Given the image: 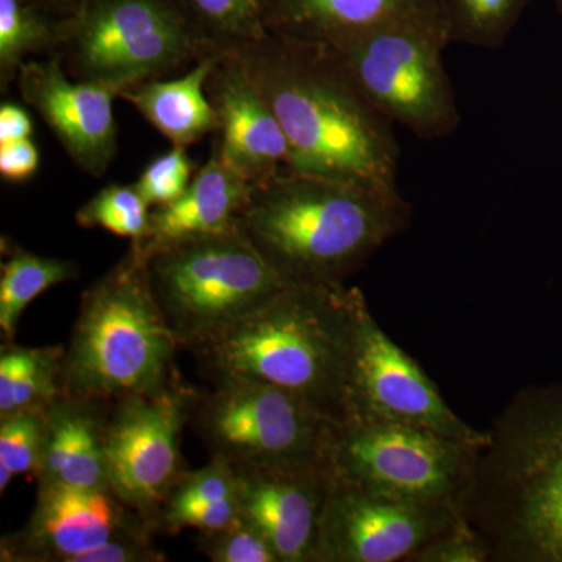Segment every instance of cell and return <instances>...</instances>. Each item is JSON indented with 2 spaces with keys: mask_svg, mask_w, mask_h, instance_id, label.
Instances as JSON below:
<instances>
[{
  "mask_svg": "<svg viewBox=\"0 0 562 562\" xmlns=\"http://www.w3.org/2000/svg\"><path fill=\"white\" fill-rule=\"evenodd\" d=\"M46 408L22 409L0 417V492L14 476L35 475L46 435Z\"/></svg>",
  "mask_w": 562,
  "mask_h": 562,
  "instance_id": "obj_28",
  "label": "cell"
},
{
  "mask_svg": "<svg viewBox=\"0 0 562 562\" xmlns=\"http://www.w3.org/2000/svg\"><path fill=\"white\" fill-rule=\"evenodd\" d=\"M180 344L151 295L133 244L81 294L61 364V394L114 402L157 394L180 382Z\"/></svg>",
  "mask_w": 562,
  "mask_h": 562,
  "instance_id": "obj_5",
  "label": "cell"
},
{
  "mask_svg": "<svg viewBox=\"0 0 562 562\" xmlns=\"http://www.w3.org/2000/svg\"><path fill=\"white\" fill-rule=\"evenodd\" d=\"M198 546L213 562H279L261 532L241 516L220 530L201 532Z\"/></svg>",
  "mask_w": 562,
  "mask_h": 562,
  "instance_id": "obj_30",
  "label": "cell"
},
{
  "mask_svg": "<svg viewBox=\"0 0 562 562\" xmlns=\"http://www.w3.org/2000/svg\"><path fill=\"white\" fill-rule=\"evenodd\" d=\"M224 52L180 0H80L55 57L74 80L117 92Z\"/></svg>",
  "mask_w": 562,
  "mask_h": 562,
  "instance_id": "obj_6",
  "label": "cell"
},
{
  "mask_svg": "<svg viewBox=\"0 0 562 562\" xmlns=\"http://www.w3.org/2000/svg\"><path fill=\"white\" fill-rule=\"evenodd\" d=\"M40 168V150L33 139L0 144V176L11 183L31 180Z\"/></svg>",
  "mask_w": 562,
  "mask_h": 562,
  "instance_id": "obj_32",
  "label": "cell"
},
{
  "mask_svg": "<svg viewBox=\"0 0 562 562\" xmlns=\"http://www.w3.org/2000/svg\"><path fill=\"white\" fill-rule=\"evenodd\" d=\"M487 432L462 519L491 562H562V382L517 392Z\"/></svg>",
  "mask_w": 562,
  "mask_h": 562,
  "instance_id": "obj_2",
  "label": "cell"
},
{
  "mask_svg": "<svg viewBox=\"0 0 562 562\" xmlns=\"http://www.w3.org/2000/svg\"><path fill=\"white\" fill-rule=\"evenodd\" d=\"M262 22L272 35L322 46L387 24L447 33L439 0H266Z\"/></svg>",
  "mask_w": 562,
  "mask_h": 562,
  "instance_id": "obj_18",
  "label": "cell"
},
{
  "mask_svg": "<svg viewBox=\"0 0 562 562\" xmlns=\"http://www.w3.org/2000/svg\"><path fill=\"white\" fill-rule=\"evenodd\" d=\"M194 177V161L184 146L154 158L140 172L135 184L144 201L155 206L168 205L183 195Z\"/></svg>",
  "mask_w": 562,
  "mask_h": 562,
  "instance_id": "obj_29",
  "label": "cell"
},
{
  "mask_svg": "<svg viewBox=\"0 0 562 562\" xmlns=\"http://www.w3.org/2000/svg\"><path fill=\"white\" fill-rule=\"evenodd\" d=\"M25 2L65 20V18L72 16L76 13L80 0H25Z\"/></svg>",
  "mask_w": 562,
  "mask_h": 562,
  "instance_id": "obj_34",
  "label": "cell"
},
{
  "mask_svg": "<svg viewBox=\"0 0 562 562\" xmlns=\"http://www.w3.org/2000/svg\"><path fill=\"white\" fill-rule=\"evenodd\" d=\"M233 469L238 476L239 514L261 532L277 560L316 562L330 468L284 464Z\"/></svg>",
  "mask_w": 562,
  "mask_h": 562,
  "instance_id": "obj_16",
  "label": "cell"
},
{
  "mask_svg": "<svg viewBox=\"0 0 562 562\" xmlns=\"http://www.w3.org/2000/svg\"><path fill=\"white\" fill-rule=\"evenodd\" d=\"M32 135L33 122L27 111L14 103H2L0 106V144L31 139Z\"/></svg>",
  "mask_w": 562,
  "mask_h": 562,
  "instance_id": "obj_33",
  "label": "cell"
},
{
  "mask_svg": "<svg viewBox=\"0 0 562 562\" xmlns=\"http://www.w3.org/2000/svg\"><path fill=\"white\" fill-rule=\"evenodd\" d=\"M360 291L344 283L286 286L191 351L211 380L272 384L342 422Z\"/></svg>",
  "mask_w": 562,
  "mask_h": 562,
  "instance_id": "obj_4",
  "label": "cell"
},
{
  "mask_svg": "<svg viewBox=\"0 0 562 562\" xmlns=\"http://www.w3.org/2000/svg\"><path fill=\"white\" fill-rule=\"evenodd\" d=\"M350 419L414 425L472 446L490 439L487 430H476L450 409L424 369L376 324L361 291L355 302L344 417Z\"/></svg>",
  "mask_w": 562,
  "mask_h": 562,
  "instance_id": "obj_12",
  "label": "cell"
},
{
  "mask_svg": "<svg viewBox=\"0 0 562 562\" xmlns=\"http://www.w3.org/2000/svg\"><path fill=\"white\" fill-rule=\"evenodd\" d=\"M231 49L283 128L288 171L398 194L394 124L328 47L266 33Z\"/></svg>",
  "mask_w": 562,
  "mask_h": 562,
  "instance_id": "obj_1",
  "label": "cell"
},
{
  "mask_svg": "<svg viewBox=\"0 0 562 562\" xmlns=\"http://www.w3.org/2000/svg\"><path fill=\"white\" fill-rule=\"evenodd\" d=\"M150 211L135 184L111 183L77 210L76 221L81 228H102L139 243L149 236Z\"/></svg>",
  "mask_w": 562,
  "mask_h": 562,
  "instance_id": "obj_26",
  "label": "cell"
},
{
  "mask_svg": "<svg viewBox=\"0 0 562 562\" xmlns=\"http://www.w3.org/2000/svg\"><path fill=\"white\" fill-rule=\"evenodd\" d=\"M333 424L297 395L246 379L195 390L188 422L210 457L233 468L328 465Z\"/></svg>",
  "mask_w": 562,
  "mask_h": 562,
  "instance_id": "obj_10",
  "label": "cell"
},
{
  "mask_svg": "<svg viewBox=\"0 0 562 562\" xmlns=\"http://www.w3.org/2000/svg\"><path fill=\"white\" fill-rule=\"evenodd\" d=\"M65 346L0 347V417L47 406L61 394Z\"/></svg>",
  "mask_w": 562,
  "mask_h": 562,
  "instance_id": "obj_22",
  "label": "cell"
},
{
  "mask_svg": "<svg viewBox=\"0 0 562 562\" xmlns=\"http://www.w3.org/2000/svg\"><path fill=\"white\" fill-rule=\"evenodd\" d=\"M139 254L151 295L177 342L188 350L257 312L288 286L238 227Z\"/></svg>",
  "mask_w": 562,
  "mask_h": 562,
  "instance_id": "obj_7",
  "label": "cell"
},
{
  "mask_svg": "<svg viewBox=\"0 0 562 562\" xmlns=\"http://www.w3.org/2000/svg\"><path fill=\"white\" fill-rule=\"evenodd\" d=\"M16 85L74 165L88 176H105L120 147L113 114L117 92L74 80L55 55L22 63Z\"/></svg>",
  "mask_w": 562,
  "mask_h": 562,
  "instance_id": "obj_14",
  "label": "cell"
},
{
  "mask_svg": "<svg viewBox=\"0 0 562 562\" xmlns=\"http://www.w3.org/2000/svg\"><path fill=\"white\" fill-rule=\"evenodd\" d=\"M224 52L202 58L179 79L143 81L121 91L117 98L135 106L172 146L199 143L220 127L206 81Z\"/></svg>",
  "mask_w": 562,
  "mask_h": 562,
  "instance_id": "obj_21",
  "label": "cell"
},
{
  "mask_svg": "<svg viewBox=\"0 0 562 562\" xmlns=\"http://www.w3.org/2000/svg\"><path fill=\"white\" fill-rule=\"evenodd\" d=\"M222 50L265 36L266 0H180Z\"/></svg>",
  "mask_w": 562,
  "mask_h": 562,
  "instance_id": "obj_27",
  "label": "cell"
},
{
  "mask_svg": "<svg viewBox=\"0 0 562 562\" xmlns=\"http://www.w3.org/2000/svg\"><path fill=\"white\" fill-rule=\"evenodd\" d=\"M558 3V10H560V14L562 16V0H557Z\"/></svg>",
  "mask_w": 562,
  "mask_h": 562,
  "instance_id": "obj_35",
  "label": "cell"
},
{
  "mask_svg": "<svg viewBox=\"0 0 562 562\" xmlns=\"http://www.w3.org/2000/svg\"><path fill=\"white\" fill-rule=\"evenodd\" d=\"M138 524L146 522L111 490L38 483L31 519L2 539L0 561L76 562L80 554Z\"/></svg>",
  "mask_w": 562,
  "mask_h": 562,
  "instance_id": "obj_15",
  "label": "cell"
},
{
  "mask_svg": "<svg viewBox=\"0 0 562 562\" xmlns=\"http://www.w3.org/2000/svg\"><path fill=\"white\" fill-rule=\"evenodd\" d=\"M408 222L401 192L288 169L251 184L236 216L238 231L288 286L342 284Z\"/></svg>",
  "mask_w": 562,
  "mask_h": 562,
  "instance_id": "obj_3",
  "label": "cell"
},
{
  "mask_svg": "<svg viewBox=\"0 0 562 562\" xmlns=\"http://www.w3.org/2000/svg\"><path fill=\"white\" fill-rule=\"evenodd\" d=\"M528 0H439L450 43L497 49L522 16Z\"/></svg>",
  "mask_w": 562,
  "mask_h": 562,
  "instance_id": "obj_25",
  "label": "cell"
},
{
  "mask_svg": "<svg viewBox=\"0 0 562 562\" xmlns=\"http://www.w3.org/2000/svg\"><path fill=\"white\" fill-rule=\"evenodd\" d=\"M194 392L179 382L157 394L110 402L105 435L110 490L154 532L166 494L188 469L180 442Z\"/></svg>",
  "mask_w": 562,
  "mask_h": 562,
  "instance_id": "obj_11",
  "label": "cell"
},
{
  "mask_svg": "<svg viewBox=\"0 0 562 562\" xmlns=\"http://www.w3.org/2000/svg\"><path fill=\"white\" fill-rule=\"evenodd\" d=\"M109 408V402L66 394L47 405L36 482L110 490L105 461Z\"/></svg>",
  "mask_w": 562,
  "mask_h": 562,
  "instance_id": "obj_19",
  "label": "cell"
},
{
  "mask_svg": "<svg viewBox=\"0 0 562 562\" xmlns=\"http://www.w3.org/2000/svg\"><path fill=\"white\" fill-rule=\"evenodd\" d=\"M206 92L220 121L213 150L232 171L255 184L286 169L283 128L232 49L214 66Z\"/></svg>",
  "mask_w": 562,
  "mask_h": 562,
  "instance_id": "obj_17",
  "label": "cell"
},
{
  "mask_svg": "<svg viewBox=\"0 0 562 562\" xmlns=\"http://www.w3.org/2000/svg\"><path fill=\"white\" fill-rule=\"evenodd\" d=\"M420 562H484L490 552L482 539L462 520L454 530L439 536L409 558Z\"/></svg>",
  "mask_w": 562,
  "mask_h": 562,
  "instance_id": "obj_31",
  "label": "cell"
},
{
  "mask_svg": "<svg viewBox=\"0 0 562 562\" xmlns=\"http://www.w3.org/2000/svg\"><path fill=\"white\" fill-rule=\"evenodd\" d=\"M0 266V333L3 342L14 341L25 308L52 286L79 276L76 262L43 257L20 246L9 247Z\"/></svg>",
  "mask_w": 562,
  "mask_h": 562,
  "instance_id": "obj_23",
  "label": "cell"
},
{
  "mask_svg": "<svg viewBox=\"0 0 562 562\" xmlns=\"http://www.w3.org/2000/svg\"><path fill=\"white\" fill-rule=\"evenodd\" d=\"M442 29L387 24L328 44L351 79L392 124L422 140L449 138L461 124L457 95L442 60Z\"/></svg>",
  "mask_w": 562,
  "mask_h": 562,
  "instance_id": "obj_8",
  "label": "cell"
},
{
  "mask_svg": "<svg viewBox=\"0 0 562 562\" xmlns=\"http://www.w3.org/2000/svg\"><path fill=\"white\" fill-rule=\"evenodd\" d=\"M480 447L414 425L350 419L333 424L328 468L372 494L461 513Z\"/></svg>",
  "mask_w": 562,
  "mask_h": 562,
  "instance_id": "obj_9",
  "label": "cell"
},
{
  "mask_svg": "<svg viewBox=\"0 0 562 562\" xmlns=\"http://www.w3.org/2000/svg\"><path fill=\"white\" fill-rule=\"evenodd\" d=\"M462 520L450 506L383 497L331 475L316 562L408 560Z\"/></svg>",
  "mask_w": 562,
  "mask_h": 562,
  "instance_id": "obj_13",
  "label": "cell"
},
{
  "mask_svg": "<svg viewBox=\"0 0 562 562\" xmlns=\"http://www.w3.org/2000/svg\"><path fill=\"white\" fill-rule=\"evenodd\" d=\"M61 18L25 2L0 0V90L16 81L22 63L32 55H54L60 40Z\"/></svg>",
  "mask_w": 562,
  "mask_h": 562,
  "instance_id": "obj_24",
  "label": "cell"
},
{
  "mask_svg": "<svg viewBox=\"0 0 562 562\" xmlns=\"http://www.w3.org/2000/svg\"><path fill=\"white\" fill-rule=\"evenodd\" d=\"M250 191L251 183L211 150L209 161L194 173L181 198L151 209L149 236L132 244L143 254H149L184 239L231 231L236 227V216Z\"/></svg>",
  "mask_w": 562,
  "mask_h": 562,
  "instance_id": "obj_20",
  "label": "cell"
}]
</instances>
